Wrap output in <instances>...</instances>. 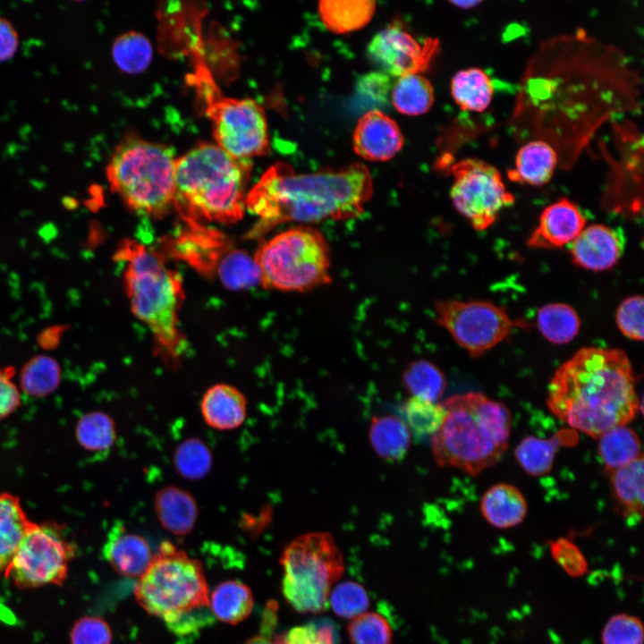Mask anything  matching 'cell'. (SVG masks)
<instances>
[{
  "label": "cell",
  "instance_id": "obj_1",
  "mask_svg": "<svg viewBox=\"0 0 644 644\" xmlns=\"http://www.w3.org/2000/svg\"><path fill=\"white\" fill-rule=\"evenodd\" d=\"M372 194L370 172L361 163L298 174L277 162L247 193L246 208L258 218L250 235L261 236L285 223L313 225L357 218Z\"/></svg>",
  "mask_w": 644,
  "mask_h": 644
},
{
  "label": "cell",
  "instance_id": "obj_2",
  "mask_svg": "<svg viewBox=\"0 0 644 644\" xmlns=\"http://www.w3.org/2000/svg\"><path fill=\"white\" fill-rule=\"evenodd\" d=\"M635 385L623 350L584 347L555 372L547 404L570 428L597 439L612 428L627 425L641 409Z\"/></svg>",
  "mask_w": 644,
  "mask_h": 644
},
{
  "label": "cell",
  "instance_id": "obj_3",
  "mask_svg": "<svg viewBox=\"0 0 644 644\" xmlns=\"http://www.w3.org/2000/svg\"><path fill=\"white\" fill-rule=\"evenodd\" d=\"M251 163L204 143L176 158L173 207L189 223L239 221Z\"/></svg>",
  "mask_w": 644,
  "mask_h": 644
},
{
  "label": "cell",
  "instance_id": "obj_4",
  "mask_svg": "<svg viewBox=\"0 0 644 644\" xmlns=\"http://www.w3.org/2000/svg\"><path fill=\"white\" fill-rule=\"evenodd\" d=\"M442 403L445 417L430 439L436 463L471 476L496 465L508 447L509 409L474 392L453 395Z\"/></svg>",
  "mask_w": 644,
  "mask_h": 644
},
{
  "label": "cell",
  "instance_id": "obj_5",
  "mask_svg": "<svg viewBox=\"0 0 644 644\" xmlns=\"http://www.w3.org/2000/svg\"><path fill=\"white\" fill-rule=\"evenodd\" d=\"M134 594L141 607L180 636L192 634L214 620L200 564L170 542L160 545Z\"/></svg>",
  "mask_w": 644,
  "mask_h": 644
},
{
  "label": "cell",
  "instance_id": "obj_6",
  "mask_svg": "<svg viewBox=\"0 0 644 644\" xmlns=\"http://www.w3.org/2000/svg\"><path fill=\"white\" fill-rule=\"evenodd\" d=\"M115 258L124 263L123 282L132 312L148 327L165 358L178 361L186 344L179 326L183 290L178 274L135 241L123 242Z\"/></svg>",
  "mask_w": 644,
  "mask_h": 644
},
{
  "label": "cell",
  "instance_id": "obj_7",
  "mask_svg": "<svg viewBox=\"0 0 644 644\" xmlns=\"http://www.w3.org/2000/svg\"><path fill=\"white\" fill-rule=\"evenodd\" d=\"M175 161L169 147L129 137L107 164V181L129 208L158 217L173 206Z\"/></svg>",
  "mask_w": 644,
  "mask_h": 644
},
{
  "label": "cell",
  "instance_id": "obj_8",
  "mask_svg": "<svg viewBox=\"0 0 644 644\" xmlns=\"http://www.w3.org/2000/svg\"><path fill=\"white\" fill-rule=\"evenodd\" d=\"M268 289L307 292L331 284V255L324 234L299 225L259 245L253 257Z\"/></svg>",
  "mask_w": 644,
  "mask_h": 644
},
{
  "label": "cell",
  "instance_id": "obj_9",
  "mask_svg": "<svg viewBox=\"0 0 644 644\" xmlns=\"http://www.w3.org/2000/svg\"><path fill=\"white\" fill-rule=\"evenodd\" d=\"M280 562L286 601L301 613L323 611L333 584L343 572L333 537L320 531L303 534L286 546Z\"/></svg>",
  "mask_w": 644,
  "mask_h": 644
},
{
  "label": "cell",
  "instance_id": "obj_10",
  "mask_svg": "<svg viewBox=\"0 0 644 644\" xmlns=\"http://www.w3.org/2000/svg\"><path fill=\"white\" fill-rule=\"evenodd\" d=\"M192 80L212 122L216 146L241 160L268 154L267 123L258 103L223 96L202 63L197 65Z\"/></svg>",
  "mask_w": 644,
  "mask_h": 644
},
{
  "label": "cell",
  "instance_id": "obj_11",
  "mask_svg": "<svg viewBox=\"0 0 644 644\" xmlns=\"http://www.w3.org/2000/svg\"><path fill=\"white\" fill-rule=\"evenodd\" d=\"M72 544L55 522H33L4 576L21 589L61 586L74 557Z\"/></svg>",
  "mask_w": 644,
  "mask_h": 644
},
{
  "label": "cell",
  "instance_id": "obj_12",
  "mask_svg": "<svg viewBox=\"0 0 644 644\" xmlns=\"http://www.w3.org/2000/svg\"><path fill=\"white\" fill-rule=\"evenodd\" d=\"M436 321L471 357H479L507 338L525 322L510 317L503 307L487 301H437Z\"/></svg>",
  "mask_w": 644,
  "mask_h": 644
},
{
  "label": "cell",
  "instance_id": "obj_13",
  "mask_svg": "<svg viewBox=\"0 0 644 644\" xmlns=\"http://www.w3.org/2000/svg\"><path fill=\"white\" fill-rule=\"evenodd\" d=\"M450 197L455 209L478 231L490 227L501 210L514 203L499 171L478 158H464L452 165Z\"/></svg>",
  "mask_w": 644,
  "mask_h": 644
},
{
  "label": "cell",
  "instance_id": "obj_14",
  "mask_svg": "<svg viewBox=\"0 0 644 644\" xmlns=\"http://www.w3.org/2000/svg\"><path fill=\"white\" fill-rule=\"evenodd\" d=\"M437 47L436 39L419 42L401 27L391 25L374 36L368 55L381 72L400 78L426 71Z\"/></svg>",
  "mask_w": 644,
  "mask_h": 644
},
{
  "label": "cell",
  "instance_id": "obj_15",
  "mask_svg": "<svg viewBox=\"0 0 644 644\" xmlns=\"http://www.w3.org/2000/svg\"><path fill=\"white\" fill-rule=\"evenodd\" d=\"M402 133L391 117L380 110H369L358 121L353 131L355 153L369 161H387L403 146Z\"/></svg>",
  "mask_w": 644,
  "mask_h": 644
},
{
  "label": "cell",
  "instance_id": "obj_16",
  "mask_svg": "<svg viewBox=\"0 0 644 644\" xmlns=\"http://www.w3.org/2000/svg\"><path fill=\"white\" fill-rule=\"evenodd\" d=\"M586 225L578 206L562 198L547 206L540 214L538 226L528 239L535 249H557L572 243Z\"/></svg>",
  "mask_w": 644,
  "mask_h": 644
},
{
  "label": "cell",
  "instance_id": "obj_17",
  "mask_svg": "<svg viewBox=\"0 0 644 644\" xmlns=\"http://www.w3.org/2000/svg\"><path fill=\"white\" fill-rule=\"evenodd\" d=\"M624 242L617 231L602 224L584 227L572 242L570 254L574 265L600 272L613 267L621 258Z\"/></svg>",
  "mask_w": 644,
  "mask_h": 644
},
{
  "label": "cell",
  "instance_id": "obj_18",
  "mask_svg": "<svg viewBox=\"0 0 644 644\" xmlns=\"http://www.w3.org/2000/svg\"><path fill=\"white\" fill-rule=\"evenodd\" d=\"M106 562L120 574L140 577L148 567L153 555L148 541L117 522L107 533L102 548Z\"/></svg>",
  "mask_w": 644,
  "mask_h": 644
},
{
  "label": "cell",
  "instance_id": "obj_19",
  "mask_svg": "<svg viewBox=\"0 0 644 644\" xmlns=\"http://www.w3.org/2000/svg\"><path fill=\"white\" fill-rule=\"evenodd\" d=\"M248 402L238 388L228 384H216L201 397L200 413L206 424L216 430H232L241 427L247 417Z\"/></svg>",
  "mask_w": 644,
  "mask_h": 644
},
{
  "label": "cell",
  "instance_id": "obj_20",
  "mask_svg": "<svg viewBox=\"0 0 644 644\" xmlns=\"http://www.w3.org/2000/svg\"><path fill=\"white\" fill-rule=\"evenodd\" d=\"M578 442L577 431L570 428L558 430L549 438L527 436L514 449V457L526 473L538 477L552 470L556 453L562 447H570Z\"/></svg>",
  "mask_w": 644,
  "mask_h": 644
},
{
  "label": "cell",
  "instance_id": "obj_21",
  "mask_svg": "<svg viewBox=\"0 0 644 644\" xmlns=\"http://www.w3.org/2000/svg\"><path fill=\"white\" fill-rule=\"evenodd\" d=\"M609 476L618 513L629 525L637 524L643 516V455L631 463L611 471Z\"/></svg>",
  "mask_w": 644,
  "mask_h": 644
},
{
  "label": "cell",
  "instance_id": "obj_22",
  "mask_svg": "<svg viewBox=\"0 0 644 644\" xmlns=\"http://www.w3.org/2000/svg\"><path fill=\"white\" fill-rule=\"evenodd\" d=\"M484 519L497 529H510L521 524L528 512L524 495L515 486L498 483L490 487L480 501Z\"/></svg>",
  "mask_w": 644,
  "mask_h": 644
},
{
  "label": "cell",
  "instance_id": "obj_23",
  "mask_svg": "<svg viewBox=\"0 0 644 644\" xmlns=\"http://www.w3.org/2000/svg\"><path fill=\"white\" fill-rule=\"evenodd\" d=\"M558 161V155L549 143L532 140L518 150L515 167L509 170L508 175L513 182L540 186L551 179Z\"/></svg>",
  "mask_w": 644,
  "mask_h": 644
},
{
  "label": "cell",
  "instance_id": "obj_24",
  "mask_svg": "<svg viewBox=\"0 0 644 644\" xmlns=\"http://www.w3.org/2000/svg\"><path fill=\"white\" fill-rule=\"evenodd\" d=\"M154 506L159 522L168 531L185 535L192 530L198 518V505L186 490L165 487L157 493Z\"/></svg>",
  "mask_w": 644,
  "mask_h": 644
},
{
  "label": "cell",
  "instance_id": "obj_25",
  "mask_svg": "<svg viewBox=\"0 0 644 644\" xmlns=\"http://www.w3.org/2000/svg\"><path fill=\"white\" fill-rule=\"evenodd\" d=\"M33 522L18 496L7 492L0 493V574L4 575Z\"/></svg>",
  "mask_w": 644,
  "mask_h": 644
},
{
  "label": "cell",
  "instance_id": "obj_26",
  "mask_svg": "<svg viewBox=\"0 0 644 644\" xmlns=\"http://www.w3.org/2000/svg\"><path fill=\"white\" fill-rule=\"evenodd\" d=\"M375 11L376 2L371 0H323L318 4L323 24L336 34L362 29L370 21Z\"/></svg>",
  "mask_w": 644,
  "mask_h": 644
},
{
  "label": "cell",
  "instance_id": "obj_27",
  "mask_svg": "<svg viewBox=\"0 0 644 644\" xmlns=\"http://www.w3.org/2000/svg\"><path fill=\"white\" fill-rule=\"evenodd\" d=\"M411 433L401 417L375 416L369 436L376 453L382 459L396 462L402 459L410 447Z\"/></svg>",
  "mask_w": 644,
  "mask_h": 644
},
{
  "label": "cell",
  "instance_id": "obj_28",
  "mask_svg": "<svg viewBox=\"0 0 644 644\" xmlns=\"http://www.w3.org/2000/svg\"><path fill=\"white\" fill-rule=\"evenodd\" d=\"M597 441V453L608 473L642 456L640 439L627 425L606 430Z\"/></svg>",
  "mask_w": 644,
  "mask_h": 644
},
{
  "label": "cell",
  "instance_id": "obj_29",
  "mask_svg": "<svg viewBox=\"0 0 644 644\" xmlns=\"http://www.w3.org/2000/svg\"><path fill=\"white\" fill-rule=\"evenodd\" d=\"M253 607L250 588L239 580L218 584L209 597V609L217 620L236 624L246 619Z\"/></svg>",
  "mask_w": 644,
  "mask_h": 644
},
{
  "label": "cell",
  "instance_id": "obj_30",
  "mask_svg": "<svg viewBox=\"0 0 644 644\" xmlns=\"http://www.w3.org/2000/svg\"><path fill=\"white\" fill-rule=\"evenodd\" d=\"M451 92L461 109L482 112L492 100L494 87L484 70L472 67L461 70L453 75Z\"/></svg>",
  "mask_w": 644,
  "mask_h": 644
},
{
  "label": "cell",
  "instance_id": "obj_31",
  "mask_svg": "<svg viewBox=\"0 0 644 644\" xmlns=\"http://www.w3.org/2000/svg\"><path fill=\"white\" fill-rule=\"evenodd\" d=\"M537 326L550 343L564 344L578 335L580 321L576 310L563 302L548 303L538 309Z\"/></svg>",
  "mask_w": 644,
  "mask_h": 644
},
{
  "label": "cell",
  "instance_id": "obj_32",
  "mask_svg": "<svg viewBox=\"0 0 644 644\" xmlns=\"http://www.w3.org/2000/svg\"><path fill=\"white\" fill-rule=\"evenodd\" d=\"M390 97L394 108L406 115L427 113L435 99L431 83L420 74L398 78L393 85Z\"/></svg>",
  "mask_w": 644,
  "mask_h": 644
},
{
  "label": "cell",
  "instance_id": "obj_33",
  "mask_svg": "<svg viewBox=\"0 0 644 644\" xmlns=\"http://www.w3.org/2000/svg\"><path fill=\"white\" fill-rule=\"evenodd\" d=\"M402 384L411 396L435 402L442 396L446 380L441 369L429 360H412L404 369Z\"/></svg>",
  "mask_w": 644,
  "mask_h": 644
},
{
  "label": "cell",
  "instance_id": "obj_34",
  "mask_svg": "<svg viewBox=\"0 0 644 644\" xmlns=\"http://www.w3.org/2000/svg\"><path fill=\"white\" fill-rule=\"evenodd\" d=\"M402 419L418 440L431 439L445 417L443 403L411 396L402 406Z\"/></svg>",
  "mask_w": 644,
  "mask_h": 644
},
{
  "label": "cell",
  "instance_id": "obj_35",
  "mask_svg": "<svg viewBox=\"0 0 644 644\" xmlns=\"http://www.w3.org/2000/svg\"><path fill=\"white\" fill-rule=\"evenodd\" d=\"M61 380V369L52 357L39 354L30 359L20 374L21 389L31 396L43 397L52 394Z\"/></svg>",
  "mask_w": 644,
  "mask_h": 644
},
{
  "label": "cell",
  "instance_id": "obj_36",
  "mask_svg": "<svg viewBox=\"0 0 644 644\" xmlns=\"http://www.w3.org/2000/svg\"><path fill=\"white\" fill-rule=\"evenodd\" d=\"M112 55L121 71L137 73L144 71L150 64L152 47L144 35L130 31L114 39Z\"/></svg>",
  "mask_w": 644,
  "mask_h": 644
},
{
  "label": "cell",
  "instance_id": "obj_37",
  "mask_svg": "<svg viewBox=\"0 0 644 644\" xmlns=\"http://www.w3.org/2000/svg\"><path fill=\"white\" fill-rule=\"evenodd\" d=\"M76 437L87 451L106 452L112 447L116 438L114 422L109 415L102 411L89 412L79 419Z\"/></svg>",
  "mask_w": 644,
  "mask_h": 644
},
{
  "label": "cell",
  "instance_id": "obj_38",
  "mask_svg": "<svg viewBox=\"0 0 644 644\" xmlns=\"http://www.w3.org/2000/svg\"><path fill=\"white\" fill-rule=\"evenodd\" d=\"M223 284L233 290L253 287L260 284V275L253 258L242 250H231L225 255L217 267Z\"/></svg>",
  "mask_w": 644,
  "mask_h": 644
},
{
  "label": "cell",
  "instance_id": "obj_39",
  "mask_svg": "<svg viewBox=\"0 0 644 644\" xmlns=\"http://www.w3.org/2000/svg\"><path fill=\"white\" fill-rule=\"evenodd\" d=\"M177 471L188 479L203 478L212 465V455L208 446L198 438L181 443L174 454Z\"/></svg>",
  "mask_w": 644,
  "mask_h": 644
},
{
  "label": "cell",
  "instance_id": "obj_40",
  "mask_svg": "<svg viewBox=\"0 0 644 644\" xmlns=\"http://www.w3.org/2000/svg\"><path fill=\"white\" fill-rule=\"evenodd\" d=\"M347 631L352 644L392 643V629L386 619L377 613H364L353 618Z\"/></svg>",
  "mask_w": 644,
  "mask_h": 644
},
{
  "label": "cell",
  "instance_id": "obj_41",
  "mask_svg": "<svg viewBox=\"0 0 644 644\" xmlns=\"http://www.w3.org/2000/svg\"><path fill=\"white\" fill-rule=\"evenodd\" d=\"M329 603L335 614L353 619L369 608V597L361 585L347 580L335 587L331 591Z\"/></svg>",
  "mask_w": 644,
  "mask_h": 644
},
{
  "label": "cell",
  "instance_id": "obj_42",
  "mask_svg": "<svg viewBox=\"0 0 644 644\" xmlns=\"http://www.w3.org/2000/svg\"><path fill=\"white\" fill-rule=\"evenodd\" d=\"M602 644H644V627L640 617L619 613L613 614L601 631Z\"/></svg>",
  "mask_w": 644,
  "mask_h": 644
},
{
  "label": "cell",
  "instance_id": "obj_43",
  "mask_svg": "<svg viewBox=\"0 0 644 644\" xmlns=\"http://www.w3.org/2000/svg\"><path fill=\"white\" fill-rule=\"evenodd\" d=\"M551 556L570 577L580 578L589 571L588 561L580 547L569 538L559 537L548 542Z\"/></svg>",
  "mask_w": 644,
  "mask_h": 644
},
{
  "label": "cell",
  "instance_id": "obj_44",
  "mask_svg": "<svg viewBox=\"0 0 644 644\" xmlns=\"http://www.w3.org/2000/svg\"><path fill=\"white\" fill-rule=\"evenodd\" d=\"M617 327L622 334L634 341L643 340V298L633 295L623 300L615 314Z\"/></svg>",
  "mask_w": 644,
  "mask_h": 644
},
{
  "label": "cell",
  "instance_id": "obj_45",
  "mask_svg": "<svg viewBox=\"0 0 644 644\" xmlns=\"http://www.w3.org/2000/svg\"><path fill=\"white\" fill-rule=\"evenodd\" d=\"M112 631L108 623L98 616L79 619L71 631V644H110Z\"/></svg>",
  "mask_w": 644,
  "mask_h": 644
},
{
  "label": "cell",
  "instance_id": "obj_46",
  "mask_svg": "<svg viewBox=\"0 0 644 644\" xmlns=\"http://www.w3.org/2000/svg\"><path fill=\"white\" fill-rule=\"evenodd\" d=\"M284 644H336V631L327 622L312 623L291 630L283 637Z\"/></svg>",
  "mask_w": 644,
  "mask_h": 644
},
{
  "label": "cell",
  "instance_id": "obj_47",
  "mask_svg": "<svg viewBox=\"0 0 644 644\" xmlns=\"http://www.w3.org/2000/svg\"><path fill=\"white\" fill-rule=\"evenodd\" d=\"M14 370L0 368V421L11 415L21 404L20 391L13 381Z\"/></svg>",
  "mask_w": 644,
  "mask_h": 644
},
{
  "label": "cell",
  "instance_id": "obj_48",
  "mask_svg": "<svg viewBox=\"0 0 644 644\" xmlns=\"http://www.w3.org/2000/svg\"><path fill=\"white\" fill-rule=\"evenodd\" d=\"M390 79V76L381 72L366 74L359 80V93L375 102L386 103L393 89Z\"/></svg>",
  "mask_w": 644,
  "mask_h": 644
},
{
  "label": "cell",
  "instance_id": "obj_49",
  "mask_svg": "<svg viewBox=\"0 0 644 644\" xmlns=\"http://www.w3.org/2000/svg\"><path fill=\"white\" fill-rule=\"evenodd\" d=\"M19 44V34L14 26L6 18L0 16V63L13 58Z\"/></svg>",
  "mask_w": 644,
  "mask_h": 644
},
{
  "label": "cell",
  "instance_id": "obj_50",
  "mask_svg": "<svg viewBox=\"0 0 644 644\" xmlns=\"http://www.w3.org/2000/svg\"><path fill=\"white\" fill-rule=\"evenodd\" d=\"M274 607H268L264 614V621L262 622V628L260 634L250 638L243 644H284L283 637H274V628L275 625V614Z\"/></svg>",
  "mask_w": 644,
  "mask_h": 644
},
{
  "label": "cell",
  "instance_id": "obj_51",
  "mask_svg": "<svg viewBox=\"0 0 644 644\" xmlns=\"http://www.w3.org/2000/svg\"><path fill=\"white\" fill-rule=\"evenodd\" d=\"M482 1L479 0H466V1H452V4L463 9L473 8L480 4Z\"/></svg>",
  "mask_w": 644,
  "mask_h": 644
}]
</instances>
